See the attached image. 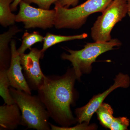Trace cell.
Wrapping results in <instances>:
<instances>
[{
    "mask_svg": "<svg viewBox=\"0 0 130 130\" xmlns=\"http://www.w3.org/2000/svg\"><path fill=\"white\" fill-rule=\"evenodd\" d=\"M9 90L15 103L21 111V125L28 129L51 130L48 122L49 115L38 96L31 95L11 86Z\"/></svg>",
    "mask_w": 130,
    "mask_h": 130,
    "instance_id": "cell-2",
    "label": "cell"
},
{
    "mask_svg": "<svg viewBox=\"0 0 130 130\" xmlns=\"http://www.w3.org/2000/svg\"><path fill=\"white\" fill-rule=\"evenodd\" d=\"M14 1L0 0V24L5 28L14 25L16 22V15L12 13L10 7Z\"/></svg>",
    "mask_w": 130,
    "mask_h": 130,
    "instance_id": "cell-13",
    "label": "cell"
},
{
    "mask_svg": "<svg viewBox=\"0 0 130 130\" xmlns=\"http://www.w3.org/2000/svg\"><path fill=\"white\" fill-rule=\"evenodd\" d=\"M114 83L109 89L102 93L94 96L89 102L75 109L76 118L78 123L89 124L93 115L103 103L110 93L119 88H128L130 85V77L127 74L120 73L114 79Z\"/></svg>",
    "mask_w": 130,
    "mask_h": 130,
    "instance_id": "cell-7",
    "label": "cell"
},
{
    "mask_svg": "<svg viewBox=\"0 0 130 130\" xmlns=\"http://www.w3.org/2000/svg\"><path fill=\"white\" fill-rule=\"evenodd\" d=\"M28 54H20L24 76L31 90H38L44 82L45 75L41 69L40 60L44 57L42 49H30Z\"/></svg>",
    "mask_w": 130,
    "mask_h": 130,
    "instance_id": "cell-8",
    "label": "cell"
},
{
    "mask_svg": "<svg viewBox=\"0 0 130 130\" xmlns=\"http://www.w3.org/2000/svg\"><path fill=\"white\" fill-rule=\"evenodd\" d=\"M11 57L9 68L6 70L7 74L11 87L31 94L30 88L22 72L20 54L16 48V41H11L10 43Z\"/></svg>",
    "mask_w": 130,
    "mask_h": 130,
    "instance_id": "cell-9",
    "label": "cell"
},
{
    "mask_svg": "<svg viewBox=\"0 0 130 130\" xmlns=\"http://www.w3.org/2000/svg\"><path fill=\"white\" fill-rule=\"evenodd\" d=\"M127 9H128L127 14L129 15L130 18V0H127Z\"/></svg>",
    "mask_w": 130,
    "mask_h": 130,
    "instance_id": "cell-22",
    "label": "cell"
},
{
    "mask_svg": "<svg viewBox=\"0 0 130 130\" xmlns=\"http://www.w3.org/2000/svg\"><path fill=\"white\" fill-rule=\"evenodd\" d=\"M128 12L127 0H113L98 18L91 29V35L95 42H108L111 40V33L117 23Z\"/></svg>",
    "mask_w": 130,
    "mask_h": 130,
    "instance_id": "cell-5",
    "label": "cell"
},
{
    "mask_svg": "<svg viewBox=\"0 0 130 130\" xmlns=\"http://www.w3.org/2000/svg\"><path fill=\"white\" fill-rule=\"evenodd\" d=\"M51 130H91L95 129L96 126L95 125L88 126L89 124L83 123L78 124L77 125L73 127H63L54 125L50 123Z\"/></svg>",
    "mask_w": 130,
    "mask_h": 130,
    "instance_id": "cell-18",
    "label": "cell"
},
{
    "mask_svg": "<svg viewBox=\"0 0 130 130\" xmlns=\"http://www.w3.org/2000/svg\"><path fill=\"white\" fill-rule=\"evenodd\" d=\"M76 79L73 68H69L62 76H45L37 90L50 117L61 126L69 127L77 122L71 108L77 99L74 87Z\"/></svg>",
    "mask_w": 130,
    "mask_h": 130,
    "instance_id": "cell-1",
    "label": "cell"
},
{
    "mask_svg": "<svg viewBox=\"0 0 130 130\" xmlns=\"http://www.w3.org/2000/svg\"><path fill=\"white\" fill-rule=\"evenodd\" d=\"M96 112L101 124L106 128L110 129L114 118L113 109L111 106L107 103H103Z\"/></svg>",
    "mask_w": 130,
    "mask_h": 130,
    "instance_id": "cell-15",
    "label": "cell"
},
{
    "mask_svg": "<svg viewBox=\"0 0 130 130\" xmlns=\"http://www.w3.org/2000/svg\"><path fill=\"white\" fill-rule=\"evenodd\" d=\"M113 0H86L81 5L69 8L55 3L56 11L54 26L57 29H78L86 23L88 17L95 13L103 11Z\"/></svg>",
    "mask_w": 130,
    "mask_h": 130,
    "instance_id": "cell-3",
    "label": "cell"
},
{
    "mask_svg": "<svg viewBox=\"0 0 130 130\" xmlns=\"http://www.w3.org/2000/svg\"><path fill=\"white\" fill-rule=\"evenodd\" d=\"M44 37L38 31L29 33L26 31L22 37V43L18 51L20 54H24L28 49H30L32 45L38 42H42Z\"/></svg>",
    "mask_w": 130,
    "mask_h": 130,
    "instance_id": "cell-14",
    "label": "cell"
},
{
    "mask_svg": "<svg viewBox=\"0 0 130 130\" xmlns=\"http://www.w3.org/2000/svg\"><path fill=\"white\" fill-rule=\"evenodd\" d=\"M21 111L16 103L0 106V130L16 129L21 125Z\"/></svg>",
    "mask_w": 130,
    "mask_h": 130,
    "instance_id": "cell-10",
    "label": "cell"
},
{
    "mask_svg": "<svg viewBox=\"0 0 130 130\" xmlns=\"http://www.w3.org/2000/svg\"><path fill=\"white\" fill-rule=\"evenodd\" d=\"M21 31L17 26L13 25L0 35V70H7L9 68L11 57L9 43L14 35Z\"/></svg>",
    "mask_w": 130,
    "mask_h": 130,
    "instance_id": "cell-11",
    "label": "cell"
},
{
    "mask_svg": "<svg viewBox=\"0 0 130 130\" xmlns=\"http://www.w3.org/2000/svg\"><path fill=\"white\" fill-rule=\"evenodd\" d=\"M6 70H0V95L4 100L5 104L9 105L15 102L10 93L9 86H11Z\"/></svg>",
    "mask_w": 130,
    "mask_h": 130,
    "instance_id": "cell-16",
    "label": "cell"
},
{
    "mask_svg": "<svg viewBox=\"0 0 130 130\" xmlns=\"http://www.w3.org/2000/svg\"><path fill=\"white\" fill-rule=\"evenodd\" d=\"M19 11L15 21L23 23L24 28H40L46 29L54 26L56 11L32 7L23 0L19 4Z\"/></svg>",
    "mask_w": 130,
    "mask_h": 130,
    "instance_id": "cell-6",
    "label": "cell"
},
{
    "mask_svg": "<svg viewBox=\"0 0 130 130\" xmlns=\"http://www.w3.org/2000/svg\"><path fill=\"white\" fill-rule=\"evenodd\" d=\"M121 44V42L117 39H112L108 42L88 43L80 50H68L70 54L63 53L61 57L62 59L71 63L77 79L80 81L83 74H89L91 72L92 64L95 62L98 56Z\"/></svg>",
    "mask_w": 130,
    "mask_h": 130,
    "instance_id": "cell-4",
    "label": "cell"
},
{
    "mask_svg": "<svg viewBox=\"0 0 130 130\" xmlns=\"http://www.w3.org/2000/svg\"><path fill=\"white\" fill-rule=\"evenodd\" d=\"M88 36V34L85 33L79 35L66 36L55 35L48 32L44 37L42 50L45 52L47 49L60 43L72 40L85 39Z\"/></svg>",
    "mask_w": 130,
    "mask_h": 130,
    "instance_id": "cell-12",
    "label": "cell"
},
{
    "mask_svg": "<svg viewBox=\"0 0 130 130\" xmlns=\"http://www.w3.org/2000/svg\"><path fill=\"white\" fill-rule=\"evenodd\" d=\"M24 2L30 4L33 3L36 4L39 8L44 9H50L52 4L58 0H23Z\"/></svg>",
    "mask_w": 130,
    "mask_h": 130,
    "instance_id": "cell-19",
    "label": "cell"
},
{
    "mask_svg": "<svg viewBox=\"0 0 130 130\" xmlns=\"http://www.w3.org/2000/svg\"><path fill=\"white\" fill-rule=\"evenodd\" d=\"M22 1V0H14L10 6L12 11H15L17 10L18 6L19 5L20 3Z\"/></svg>",
    "mask_w": 130,
    "mask_h": 130,
    "instance_id": "cell-21",
    "label": "cell"
},
{
    "mask_svg": "<svg viewBox=\"0 0 130 130\" xmlns=\"http://www.w3.org/2000/svg\"><path fill=\"white\" fill-rule=\"evenodd\" d=\"M58 1L62 6L69 8L70 6H76L79 2V0H58Z\"/></svg>",
    "mask_w": 130,
    "mask_h": 130,
    "instance_id": "cell-20",
    "label": "cell"
},
{
    "mask_svg": "<svg viewBox=\"0 0 130 130\" xmlns=\"http://www.w3.org/2000/svg\"><path fill=\"white\" fill-rule=\"evenodd\" d=\"M129 123V119L127 117H114L109 129L111 130H128Z\"/></svg>",
    "mask_w": 130,
    "mask_h": 130,
    "instance_id": "cell-17",
    "label": "cell"
}]
</instances>
